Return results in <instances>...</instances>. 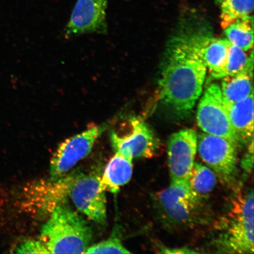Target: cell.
Instances as JSON below:
<instances>
[{
    "mask_svg": "<svg viewBox=\"0 0 254 254\" xmlns=\"http://www.w3.org/2000/svg\"><path fill=\"white\" fill-rule=\"evenodd\" d=\"M201 38L182 36L171 41L159 81L160 99L180 117L189 115L202 94L206 66Z\"/></svg>",
    "mask_w": 254,
    "mask_h": 254,
    "instance_id": "6da1fadb",
    "label": "cell"
},
{
    "mask_svg": "<svg viewBox=\"0 0 254 254\" xmlns=\"http://www.w3.org/2000/svg\"><path fill=\"white\" fill-rule=\"evenodd\" d=\"M204 199L190 190L187 181L171 182L154 196V206L161 223L170 230H183L204 224L209 218Z\"/></svg>",
    "mask_w": 254,
    "mask_h": 254,
    "instance_id": "7a4b0ae2",
    "label": "cell"
},
{
    "mask_svg": "<svg viewBox=\"0 0 254 254\" xmlns=\"http://www.w3.org/2000/svg\"><path fill=\"white\" fill-rule=\"evenodd\" d=\"M93 238L86 221L69 205H57L41 230L40 239L50 254H84Z\"/></svg>",
    "mask_w": 254,
    "mask_h": 254,
    "instance_id": "3957f363",
    "label": "cell"
},
{
    "mask_svg": "<svg viewBox=\"0 0 254 254\" xmlns=\"http://www.w3.org/2000/svg\"><path fill=\"white\" fill-rule=\"evenodd\" d=\"M221 233L217 240L220 253H254V193L253 190L240 193L230 211L222 218Z\"/></svg>",
    "mask_w": 254,
    "mask_h": 254,
    "instance_id": "277c9868",
    "label": "cell"
},
{
    "mask_svg": "<svg viewBox=\"0 0 254 254\" xmlns=\"http://www.w3.org/2000/svg\"><path fill=\"white\" fill-rule=\"evenodd\" d=\"M79 173L76 170L56 181L41 180L28 184L22 192V208L34 217H49L57 205L68 200L72 184Z\"/></svg>",
    "mask_w": 254,
    "mask_h": 254,
    "instance_id": "5b68a950",
    "label": "cell"
},
{
    "mask_svg": "<svg viewBox=\"0 0 254 254\" xmlns=\"http://www.w3.org/2000/svg\"><path fill=\"white\" fill-rule=\"evenodd\" d=\"M196 120L199 128L206 134L220 136L239 145L218 84H211L206 88L198 104Z\"/></svg>",
    "mask_w": 254,
    "mask_h": 254,
    "instance_id": "8992f818",
    "label": "cell"
},
{
    "mask_svg": "<svg viewBox=\"0 0 254 254\" xmlns=\"http://www.w3.org/2000/svg\"><path fill=\"white\" fill-rule=\"evenodd\" d=\"M237 147L228 139L203 133L198 136L199 156L216 176L230 184L237 174Z\"/></svg>",
    "mask_w": 254,
    "mask_h": 254,
    "instance_id": "52a82bcc",
    "label": "cell"
},
{
    "mask_svg": "<svg viewBox=\"0 0 254 254\" xmlns=\"http://www.w3.org/2000/svg\"><path fill=\"white\" fill-rule=\"evenodd\" d=\"M105 128L104 125L95 126L63 142L51 160L50 180L56 181L62 179L79 161L87 157Z\"/></svg>",
    "mask_w": 254,
    "mask_h": 254,
    "instance_id": "ba28073f",
    "label": "cell"
},
{
    "mask_svg": "<svg viewBox=\"0 0 254 254\" xmlns=\"http://www.w3.org/2000/svg\"><path fill=\"white\" fill-rule=\"evenodd\" d=\"M100 173H79L73 182L69 197L78 210L97 224L107 221L106 191L101 188Z\"/></svg>",
    "mask_w": 254,
    "mask_h": 254,
    "instance_id": "9c48e42d",
    "label": "cell"
},
{
    "mask_svg": "<svg viewBox=\"0 0 254 254\" xmlns=\"http://www.w3.org/2000/svg\"><path fill=\"white\" fill-rule=\"evenodd\" d=\"M129 129L126 134L111 132L110 140L114 150L132 160L151 158L160 150V140L151 127L141 119H130Z\"/></svg>",
    "mask_w": 254,
    "mask_h": 254,
    "instance_id": "30bf717a",
    "label": "cell"
},
{
    "mask_svg": "<svg viewBox=\"0 0 254 254\" xmlns=\"http://www.w3.org/2000/svg\"><path fill=\"white\" fill-rule=\"evenodd\" d=\"M197 143L194 129H183L170 136L167 148L171 182L188 180L195 163Z\"/></svg>",
    "mask_w": 254,
    "mask_h": 254,
    "instance_id": "8fae6325",
    "label": "cell"
},
{
    "mask_svg": "<svg viewBox=\"0 0 254 254\" xmlns=\"http://www.w3.org/2000/svg\"><path fill=\"white\" fill-rule=\"evenodd\" d=\"M107 0H77L65 28L66 36L107 33Z\"/></svg>",
    "mask_w": 254,
    "mask_h": 254,
    "instance_id": "7c38bea8",
    "label": "cell"
},
{
    "mask_svg": "<svg viewBox=\"0 0 254 254\" xmlns=\"http://www.w3.org/2000/svg\"><path fill=\"white\" fill-rule=\"evenodd\" d=\"M224 104L240 142L250 143L254 135L253 93L239 102L231 104L224 101Z\"/></svg>",
    "mask_w": 254,
    "mask_h": 254,
    "instance_id": "4fadbf2b",
    "label": "cell"
},
{
    "mask_svg": "<svg viewBox=\"0 0 254 254\" xmlns=\"http://www.w3.org/2000/svg\"><path fill=\"white\" fill-rule=\"evenodd\" d=\"M133 173L132 160L119 152L114 157L105 168L101 177L100 186L105 191L118 192L121 187L125 186L131 180Z\"/></svg>",
    "mask_w": 254,
    "mask_h": 254,
    "instance_id": "5bb4252c",
    "label": "cell"
},
{
    "mask_svg": "<svg viewBox=\"0 0 254 254\" xmlns=\"http://www.w3.org/2000/svg\"><path fill=\"white\" fill-rule=\"evenodd\" d=\"M253 73L247 66L244 71L222 78L221 90L225 102L234 104L246 99L253 93Z\"/></svg>",
    "mask_w": 254,
    "mask_h": 254,
    "instance_id": "9a60e30c",
    "label": "cell"
},
{
    "mask_svg": "<svg viewBox=\"0 0 254 254\" xmlns=\"http://www.w3.org/2000/svg\"><path fill=\"white\" fill-rule=\"evenodd\" d=\"M229 41L202 36L203 57L212 78H217L226 62Z\"/></svg>",
    "mask_w": 254,
    "mask_h": 254,
    "instance_id": "2e32d148",
    "label": "cell"
},
{
    "mask_svg": "<svg viewBox=\"0 0 254 254\" xmlns=\"http://www.w3.org/2000/svg\"><path fill=\"white\" fill-rule=\"evenodd\" d=\"M227 40L240 49L249 51L253 47L254 22L253 16L238 19L225 28Z\"/></svg>",
    "mask_w": 254,
    "mask_h": 254,
    "instance_id": "e0dca14e",
    "label": "cell"
},
{
    "mask_svg": "<svg viewBox=\"0 0 254 254\" xmlns=\"http://www.w3.org/2000/svg\"><path fill=\"white\" fill-rule=\"evenodd\" d=\"M187 182L192 192L204 199L214 189L217 178L210 168L194 163Z\"/></svg>",
    "mask_w": 254,
    "mask_h": 254,
    "instance_id": "ac0fdd59",
    "label": "cell"
},
{
    "mask_svg": "<svg viewBox=\"0 0 254 254\" xmlns=\"http://www.w3.org/2000/svg\"><path fill=\"white\" fill-rule=\"evenodd\" d=\"M254 0H223L221 2V25L223 29L238 19L252 14Z\"/></svg>",
    "mask_w": 254,
    "mask_h": 254,
    "instance_id": "d6986e66",
    "label": "cell"
},
{
    "mask_svg": "<svg viewBox=\"0 0 254 254\" xmlns=\"http://www.w3.org/2000/svg\"><path fill=\"white\" fill-rule=\"evenodd\" d=\"M249 60L245 51L229 42L226 62L217 79L236 75L244 71L247 68Z\"/></svg>",
    "mask_w": 254,
    "mask_h": 254,
    "instance_id": "ffe728a7",
    "label": "cell"
},
{
    "mask_svg": "<svg viewBox=\"0 0 254 254\" xmlns=\"http://www.w3.org/2000/svg\"><path fill=\"white\" fill-rule=\"evenodd\" d=\"M119 236L113 234L109 239L89 247L85 254H130Z\"/></svg>",
    "mask_w": 254,
    "mask_h": 254,
    "instance_id": "44dd1931",
    "label": "cell"
},
{
    "mask_svg": "<svg viewBox=\"0 0 254 254\" xmlns=\"http://www.w3.org/2000/svg\"><path fill=\"white\" fill-rule=\"evenodd\" d=\"M16 254H50L49 250L40 239L24 241L15 248Z\"/></svg>",
    "mask_w": 254,
    "mask_h": 254,
    "instance_id": "7402d4cb",
    "label": "cell"
},
{
    "mask_svg": "<svg viewBox=\"0 0 254 254\" xmlns=\"http://www.w3.org/2000/svg\"><path fill=\"white\" fill-rule=\"evenodd\" d=\"M249 150L243 160V167L247 172L252 170L253 164V139L250 142Z\"/></svg>",
    "mask_w": 254,
    "mask_h": 254,
    "instance_id": "603a6c76",
    "label": "cell"
},
{
    "mask_svg": "<svg viewBox=\"0 0 254 254\" xmlns=\"http://www.w3.org/2000/svg\"><path fill=\"white\" fill-rule=\"evenodd\" d=\"M161 253L163 254H196L198 252H194L186 248H179V249H170L164 247L161 249Z\"/></svg>",
    "mask_w": 254,
    "mask_h": 254,
    "instance_id": "cb8c5ba5",
    "label": "cell"
},
{
    "mask_svg": "<svg viewBox=\"0 0 254 254\" xmlns=\"http://www.w3.org/2000/svg\"><path fill=\"white\" fill-rule=\"evenodd\" d=\"M222 1H223V0H215V1L217 4H220Z\"/></svg>",
    "mask_w": 254,
    "mask_h": 254,
    "instance_id": "d4e9b609",
    "label": "cell"
}]
</instances>
